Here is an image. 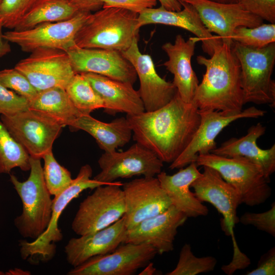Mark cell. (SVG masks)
Here are the masks:
<instances>
[{
    "label": "cell",
    "instance_id": "cell-1",
    "mask_svg": "<svg viewBox=\"0 0 275 275\" xmlns=\"http://www.w3.org/2000/svg\"><path fill=\"white\" fill-rule=\"evenodd\" d=\"M133 139L152 151L163 162L172 163L188 146L200 123L198 107L186 103L177 92L167 104L156 110L126 116Z\"/></svg>",
    "mask_w": 275,
    "mask_h": 275
},
{
    "label": "cell",
    "instance_id": "cell-2",
    "mask_svg": "<svg viewBox=\"0 0 275 275\" xmlns=\"http://www.w3.org/2000/svg\"><path fill=\"white\" fill-rule=\"evenodd\" d=\"M232 46L223 42L210 58L197 57L198 63L206 68L192 102L199 110L232 114L243 110L240 66Z\"/></svg>",
    "mask_w": 275,
    "mask_h": 275
},
{
    "label": "cell",
    "instance_id": "cell-3",
    "mask_svg": "<svg viewBox=\"0 0 275 275\" xmlns=\"http://www.w3.org/2000/svg\"><path fill=\"white\" fill-rule=\"evenodd\" d=\"M138 13L127 9L102 8L89 15L75 36V44L124 51L138 36Z\"/></svg>",
    "mask_w": 275,
    "mask_h": 275
},
{
    "label": "cell",
    "instance_id": "cell-4",
    "mask_svg": "<svg viewBox=\"0 0 275 275\" xmlns=\"http://www.w3.org/2000/svg\"><path fill=\"white\" fill-rule=\"evenodd\" d=\"M30 173L26 180L20 181L12 174L10 180L22 204V212L14 219V225L22 237L35 240L48 226L52 200L44 181L41 158L30 156Z\"/></svg>",
    "mask_w": 275,
    "mask_h": 275
},
{
    "label": "cell",
    "instance_id": "cell-5",
    "mask_svg": "<svg viewBox=\"0 0 275 275\" xmlns=\"http://www.w3.org/2000/svg\"><path fill=\"white\" fill-rule=\"evenodd\" d=\"M197 166L210 167L237 192L241 204L254 206L264 203L271 196V189L262 169L242 156L226 157L209 153L198 155Z\"/></svg>",
    "mask_w": 275,
    "mask_h": 275
},
{
    "label": "cell",
    "instance_id": "cell-6",
    "mask_svg": "<svg viewBox=\"0 0 275 275\" xmlns=\"http://www.w3.org/2000/svg\"><path fill=\"white\" fill-rule=\"evenodd\" d=\"M233 49L240 66L244 103L275 106V82L271 75L275 64V43L253 48L234 42Z\"/></svg>",
    "mask_w": 275,
    "mask_h": 275
},
{
    "label": "cell",
    "instance_id": "cell-7",
    "mask_svg": "<svg viewBox=\"0 0 275 275\" xmlns=\"http://www.w3.org/2000/svg\"><path fill=\"white\" fill-rule=\"evenodd\" d=\"M92 173V169L89 164L82 166L70 185L60 194L54 196L52 200L51 219L46 230L32 242L24 240L20 241V251L23 259L37 256L42 261H48L54 256L56 246L54 243L63 238V235L58 227V221L65 208L84 190L95 189L106 184L94 179H91Z\"/></svg>",
    "mask_w": 275,
    "mask_h": 275
},
{
    "label": "cell",
    "instance_id": "cell-8",
    "mask_svg": "<svg viewBox=\"0 0 275 275\" xmlns=\"http://www.w3.org/2000/svg\"><path fill=\"white\" fill-rule=\"evenodd\" d=\"M120 181L101 185L79 204L71 224L79 236L104 229L121 218L125 213L124 194Z\"/></svg>",
    "mask_w": 275,
    "mask_h": 275
},
{
    "label": "cell",
    "instance_id": "cell-9",
    "mask_svg": "<svg viewBox=\"0 0 275 275\" xmlns=\"http://www.w3.org/2000/svg\"><path fill=\"white\" fill-rule=\"evenodd\" d=\"M11 135L31 157L42 158L52 151L63 126L53 119L29 108L11 115L1 116Z\"/></svg>",
    "mask_w": 275,
    "mask_h": 275
},
{
    "label": "cell",
    "instance_id": "cell-10",
    "mask_svg": "<svg viewBox=\"0 0 275 275\" xmlns=\"http://www.w3.org/2000/svg\"><path fill=\"white\" fill-rule=\"evenodd\" d=\"M30 53L14 68L28 78L37 91L56 87L65 89L75 74L66 52L39 48Z\"/></svg>",
    "mask_w": 275,
    "mask_h": 275
},
{
    "label": "cell",
    "instance_id": "cell-11",
    "mask_svg": "<svg viewBox=\"0 0 275 275\" xmlns=\"http://www.w3.org/2000/svg\"><path fill=\"white\" fill-rule=\"evenodd\" d=\"M91 12H81L62 21L45 22L23 31H10L2 38L18 45L24 52L39 48H51L66 51L75 44V36Z\"/></svg>",
    "mask_w": 275,
    "mask_h": 275
},
{
    "label": "cell",
    "instance_id": "cell-12",
    "mask_svg": "<svg viewBox=\"0 0 275 275\" xmlns=\"http://www.w3.org/2000/svg\"><path fill=\"white\" fill-rule=\"evenodd\" d=\"M98 163L101 171L93 179L106 184L134 176L154 177L163 166L155 154L138 143L125 151L104 152Z\"/></svg>",
    "mask_w": 275,
    "mask_h": 275
},
{
    "label": "cell",
    "instance_id": "cell-13",
    "mask_svg": "<svg viewBox=\"0 0 275 275\" xmlns=\"http://www.w3.org/2000/svg\"><path fill=\"white\" fill-rule=\"evenodd\" d=\"M200 123L189 145L169 167L171 170L184 168L196 162L199 154L210 153L216 148L215 139L230 123L242 118H258L266 111L251 106L238 113H227L215 110H199Z\"/></svg>",
    "mask_w": 275,
    "mask_h": 275
},
{
    "label": "cell",
    "instance_id": "cell-14",
    "mask_svg": "<svg viewBox=\"0 0 275 275\" xmlns=\"http://www.w3.org/2000/svg\"><path fill=\"white\" fill-rule=\"evenodd\" d=\"M157 252L150 245L123 243L114 251L90 258L68 275H131L145 267Z\"/></svg>",
    "mask_w": 275,
    "mask_h": 275
},
{
    "label": "cell",
    "instance_id": "cell-15",
    "mask_svg": "<svg viewBox=\"0 0 275 275\" xmlns=\"http://www.w3.org/2000/svg\"><path fill=\"white\" fill-rule=\"evenodd\" d=\"M125 204L123 215L127 230L169 208L171 202L154 177L137 178L122 184Z\"/></svg>",
    "mask_w": 275,
    "mask_h": 275
},
{
    "label": "cell",
    "instance_id": "cell-16",
    "mask_svg": "<svg viewBox=\"0 0 275 275\" xmlns=\"http://www.w3.org/2000/svg\"><path fill=\"white\" fill-rule=\"evenodd\" d=\"M204 172L190 185L196 197L201 202L212 204L223 215V230L231 236L234 253L238 252L234 235V227L239 222L237 209L241 204L239 197L234 188L227 183L215 170L204 166Z\"/></svg>",
    "mask_w": 275,
    "mask_h": 275
},
{
    "label": "cell",
    "instance_id": "cell-17",
    "mask_svg": "<svg viewBox=\"0 0 275 275\" xmlns=\"http://www.w3.org/2000/svg\"><path fill=\"white\" fill-rule=\"evenodd\" d=\"M193 6L202 23L210 33H214L223 42L232 46V36L240 26L253 28L263 20L244 9L239 3H222L209 0H179Z\"/></svg>",
    "mask_w": 275,
    "mask_h": 275
},
{
    "label": "cell",
    "instance_id": "cell-18",
    "mask_svg": "<svg viewBox=\"0 0 275 275\" xmlns=\"http://www.w3.org/2000/svg\"><path fill=\"white\" fill-rule=\"evenodd\" d=\"M65 51L75 73H93L132 85L137 79L133 66L120 51L81 48L75 44Z\"/></svg>",
    "mask_w": 275,
    "mask_h": 275
},
{
    "label": "cell",
    "instance_id": "cell-19",
    "mask_svg": "<svg viewBox=\"0 0 275 275\" xmlns=\"http://www.w3.org/2000/svg\"><path fill=\"white\" fill-rule=\"evenodd\" d=\"M138 37L131 46L121 52L133 66L140 80L138 90L145 111L158 109L169 102L177 91L173 82L168 81L157 73L150 56L142 53L138 46Z\"/></svg>",
    "mask_w": 275,
    "mask_h": 275
},
{
    "label": "cell",
    "instance_id": "cell-20",
    "mask_svg": "<svg viewBox=\"0 0 275 275\" xmlns=\"http://www.w3.org/2000/svg\"><path fill=\"white\" fill-rule=\"evenodd\" d=\"M187 217L171 205L163 212L146 219L127 230L124 243L146 244L161 255L174 249V241L178 228Z\"/></svg>",
    "mask_w": 275,
    "mask_h": 275
},
{
    "label": "cell",
    "instance_id": "cell-21",
    "mask_svg": "<svg viewBox=\"0 0 275 275\" xmlns=\"http://www.w3.org/2000/svg\"><path fill=\"white\" fill-rule=\"evenodd\" d=\"M180 2L182 8L178 11L168 10L161 6L144 10L139 14L138 28L149 24L181 28L194 34L201 41L203 51L211 56L215 48L223 43L222 40L217 35H212L206 29L193 6Z\"/></svg>",
    "mask_w": 275,
    "mask_h": 275
},
{
    "label": "cell",
    "instance_id": "cell-22",
    "mask_svg": "<svg viewBox=\"0 0 275 275\" xmlns=\"http://www.w3.org/2000/svg\"><path fill=\"white\" fill-rule=\"evenodd\" d=\"M198 41L197 37L185 40L179 34L174 43L167 42L161 47L168 57L163 65L173 75L172 82L180 97L188 103L193 102L199 84L191 62Z\"/></svg>",
    "mask_w": 275,
    "mask_h": 275
},
{
    "label": "cell",
    "instance_id": "cell-23",
    "mask_svg": "<svg viewBox=\"0 0 275 275\" xmlns=\"http://www.w3.org/2000/svg\"><path fill=\"white\" fill-rule=\"evenodd\" d=\"M127 230L123 216L104 229L71 238L65 246L68 263L74 267L91 257L114 251L124 243Z\"/></svg>",
    "mask_w": 275,
    "mask_h": 275
},
{
    "label": "cell",
    "instance_id": "cell-24",
    "mask_svg": "<svg viewBox=\"0 0 275 275\" xmlns=\"http://www.w3.org/2000/svg\"><path fill=\"white\" fill-rule=\"evenodd\" d=\"M202 175L196 162L170 175L161 171L157 175L161 187L168 195L172 205L187 217L206 216L209 210L189 189L192 183Z\"/></svg>",
    "mask_w": 275,
    "mask_h": 275
},
{
    "label": "cell",
    "instance_id": "cell-25",
    "mask_svg": "<svg viewBox=\"0 0 275 275\" xmlns=\"http://www.w3.org/2000/svg\"><path fill=\"white\" fill-rule=\"evenodd\" d=\"M81 73L102 99L105 113L115 115L125 113L133 116L145 111L139 91L133 88V85L93 73Z\"/></svg>",
    "mask_w": 275,
    "mask_h": 275
},
{
    "label": "cell",
    "instance_id": "cell-26",
    "mask_svg": "<svg viewBox=\"0 0 275 275\" xmlns=\"http://www.w3.org/2000/svg\"><path fill=\"white\" fill-rule=\"evenodd\" d=\"M265 131L266 127L258 123L251 126L244 136L231 138L210 153L226 157H245L258 164L265 176L269 179L275 171V144L267 149H261L257 144V140L265 134Z\"/></svg>",
    "mask_w": 275,
    "mask_h": 275
},
{
    "label": "cell",
    "instance_id": "cell-27",
    "mask_svg": "<svg viewBox=\"0 0 275 275\" xmlns=\"http://www.w3.org/2000/svg\"><path fill=\"white\" fill-rule=\"evenodd\" d=\"M72 130H84L96 140L104 152L116 151L128 143L132 131L126 117L116 118L111 122H103L90 115H81L69 126Z\"/></svg>",
    "mask_w": 275,
    "mask_h": 275
},
{
    "label": "cell",
    "instance_id": "cell-28",
    "mask_svg": "<svg viewBox=\"0 0 275 275\" xmlns=\"http://www.w3.org/2000/svg\"><path fill=\"white\" fill-rule=\"evenodd\" d=\"M29 108L48 116L63 127L70 126L82 115L73 105L65 89L59 87L38 92L30 101Z\"/></svg>",
    "mask_w": 275,
    "mask_h": 275
},
{
    "label": "cell",
    "instance_id": "cell-29",
    "mask_svg": "<svg viewBox=\"0 0 275 275\" xmlns=\"http://www.w3.org/2000/svg\"><path fill=\"white\" fill-rule=\"evenodd\" d=\"M79 12L67 0H41L14 30L23 31L42 23L66 20Z\"/></svg>",
    "mask_w": 275,
    "mask_h": 275
},
{
    "label": "cell",
    "instance_id": "cell-30",
    "mask_svg": "<svg viewBox=\"0 0 275 275\" xmlns=\"http://www.w3.org/2000/svg\"><path fill=\"white\" fill-rule=\"evenodd\" d=\"M30 159V155L13 138L0 119V174H10L15 168L29 171Z\"/></svg>",
    "mask_w": 275,
    "mask_h": 275
},
{
    "label": "cell",
    "instance_id": "cell-31",
    "mask_svg": "<svg viewBox=\"0 0 275 275\" xmlns=\"http://www.w3.org/2000/svg\"><path fill=\"white\" fill-rule=\"evenodd\" d=\"M65 89L82 115H90L95 109L104 108L102 99L82 73H75Z\"/></svg>",
    "mask_w": 275,
    "mask_h": 275
},
{
    "label": "cell",
    "instance_id": "cell-32",
    "mask_svg": "<svg viewBox=\"0 0 275 275\" xmlns=\"http://www.w3.org/2000/svg\"><path fill=\"white\" fill-rule=\"evenodd\" d=\"M217 263L212 256L197 257L190 245L185 244L181 249L176 267L167 275H197L214 270Z\"/></svg>",
    "mask_w": 275,
    "mask_h": 275
},
{
    "label": "cell",
    "instance_id": "cell-33",
    "mask_svg": "<svg viewBox=\"0 0 275 275\" xmlns=\"http://www.w3.org/2000/svg\"><path fill=\"white\" fill-rule=\"evenodd\" d=\"M232 39L234 42L244 46L264 47L275 42V23H263L253 28L237 27L233 32Z\"/></svg>",
    "mask_w": 275,
    "mask_h": 275
},
{
    "label": "cell",
    "instance_id": "cell-34",
    "mask_svg": "<svg viewBox=\"0 0 275 275\" xmlns=\"http://www.w3.org/2000/svg\"><path fill=\"white\" fill-rule=\"evenodd\" d=\"M42 158L44 161L43 176L47 188L51 195L58 196L70 185L73 180L71 173L58 163L52 151L46 153Z\"/></svg>",
    "mask_w": 275,
    "mask_h": 275
},
{
    "label": "cell",
    "instance_id": "cell-35",
    "mask_svg": "<svg viewBox=\"0 0 275 275\" xmlns=\"http://www.w3.org/2000/svg\"><path fill=\"white\" fill-rule=\"evenodd\" d=\"M41 1L2 0L0 3V26L14 30Z\"/></svg>",
    "mask_w": 275,
    "mask_h": 275
},
{
    "label": "cell",
    "instance_id": "cell-36",
    "mask_svg": "<svg viewBox=\"0 0 275 275\" xmlns=\"http://www.w3.org/2000/svg\"><path fill=\"white\" fill-rule=\"evenodd\" d=\"M0 84L7 89L14 90L29 102L38 93L28 78L15 68L0 71Z\"/></svg>",
    "mask_w": 275,
    "mask_h": 275
},
{
    "label": "cell",
    "instance_id": "cell-37",
    "mask_svg": "<svg viewBox=\"0 0 275 275\" xmlns=\"http://www.w3.org/2000/svg\"><path fill=\"white\" fill-rule=\"evenodd\" d=\"M239 222L244 225H251L264 231L273 237L275 236V203L273 202L271 208L261 213L246 212L240 218Z\"/></svg>",
    "mask_w": 275,
    "mask_h": 275
},
{
    "label": "cell",
    "instance_id": "cell-38",
    "mask_svg": "<svg viewBox=\"0 0 275 275\" xmlns=\"http://www.w3.org/2000/svg\"><path fill=\"white\" fill-rule=\"evenodd\" d=\"M29 101L0 84V115H11L29 108Z\"/></svg>",
    "mask_w": 275,
    "mask_h": 275
},
{
    "label": "cell",
    "instance_id": "cell-39",
    "mask_svg": "<svg viewBox=\"0 0 275 275\" xmlns=\"http://www.w3.org/2000/svg\"><path fill=\"white\" fill-rule=\"evenodd\" d=\"M244 9L269 23H275V0H238Z\"/></svg>",
    "mask_w": 275,
    "mask_h": 275
},
{
    "label": "cell",
    "instance_id": "cell-40",
    "mask_svg": "<svg viewBox=\"0 0 275 275\" xmlns=\"http://www.w3.org/2000/svg\"><path fill=\"white\" fill-rule=\"evenodd\" d=\"M102 8L116 7L127 9L139 14L147 8H154L157 0H100Z\"/></svg>",
    "mask_w": 275,
    "mask_h": 275
},
{
    "label": "cell",
    "instance_id": "cell-41",
    "mask_svg": "<svg viewBox=\"0 0 275 275\" xmlns=\"http://www.w3.org/2000/svg\"><path fill=\"white\" fill-rule=\"evenodd\" d=\"M247 275H274L275 274V248H271L261 257L257 267L246 272Z\"/></svg>",
    "mask_w": 275,
    "mask_h": 275
},
{
    "label": "cell",
    "instance_id": "cell-42",
    "mask_svg": "<svg viewBox=\"0 0 275 275\" xmlns=\"http://www.w3.org/2000/svg\"><path fill=\"white\" fill-rule=\"evenodd\" d=\"M81 12L97 11L103 7L100 0H67Z\"/></svg>",
    "mask_w": 275,
    "mask_h": 275
},
{
    "label": "cell",
    "instance_id": "cell-43",
    "mask_svg": "<svg viewBox=\"0 0 275 275\" xmlns=\"http://www.w3.org/2000/svg\"><path fill=\"white\" fill-rule=\"evenodd\" d=\"M161 6L170 11H178L182 9V5L179 0H157Z\"/></svg>",
    "mask_w": 275,
    "mask_h": 275
},
{
    "label": "cell",
    "instance_id": "cell-44",
    "mask_svg": "<svg viewBox=\"0 0 275 275\" xmlns=\"http://www.w3.org/2000/svg\"><path fill=\"white\" fill-rule=\"evenodd\" d=\"M2 28L0 26V57L7 54L10 51V45L7 41L2 38Z\"/></svg>",
    "mask_w": 275,
    "mask_h": 275
},
{
    "label": "cell",
    "instance_id": "cell-45",
    "mask_svg": "<svg viewBox=\"0 0 275 275\" xmlns=\"http://www.w3.org/2000/svg\"><path fill=\"white\" fill-rule=\"evenodd\" d=\"M156 269L153 266V263L149 262L139 275H153L156 272Z\"/></svg>",
    "mask_w": 275,
    "mask_h": 275
},
{
    "label": "cell",
    "instance_id": "cell-46",
    "mask_svg": "<svg viewBox=\"0 0 275 275\" xmlns=\"http://www.w3.org/2000/svg\"><path fill=\"white\" fill-rule=\"evenodd\" d=\"M7 275H17V274H30V272L27 271H24L20 269L15 268L9 269L7 272H5Z\"/></svg>",
    "mask_w": 275,
    "mask_h": 275
},
{
    "label": "cell",
    "instance_id": "cell-47",
    "mask_svg": "<svg viewBox=\"0 0 275 275\" xmlns=\"http://www.w3.org/2000/svg\"><path fill=\"white\" fill-rule=\"evenodd\" d=\"M214 2L222 3H235L238 2V0H209Z\"/></svg>",
    "mask_w": 275,
    "mask_h": 275
},
{
    "label": "cell",
    "instance_id": "cell-48",
    "mask_svg": "<svg viewBox=\"0 0 275 275\" xmlns=\"http://www.w3.org/2000/svg\"><path fill=\"white\" fill-rule=\"evenodd\" d=\"M5 274V273L0 270V275Z\"/></svg>",
    "mask_w": 275,
    "mask_h": 275
},
{
    "label": "cell",
    "instance_id": "cell-49",
    "mask_svg": "<svg viewBox=\"0 0 275 275\" xmlns=\"http://www.w3.org/2000/svg\"><path fill=\"white\" fill-rule=\"evenodd\" d=\"M2 0H0V3L1 2Z\"/></svg>",
    "mask_w": 275,
    "mask_h": 275
}]
</instances>
